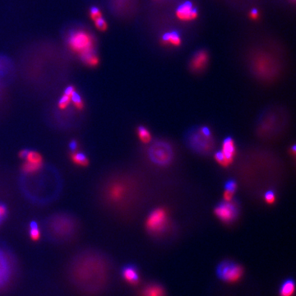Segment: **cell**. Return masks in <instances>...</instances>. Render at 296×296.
<instances>
[{
    "label": "cell",
    "instance_id": "2",
    "mask_svg": "<svg viewBox=\"0 0 296 296\" xmlns=\"http://www.w3.org/2000/svg\"><path fill=\"white\" fill-rule=\"evenodd\" d=\"M111 262L101 250L88 248L72 256L68 263L66 275L70 285L87 296L101 295L111 278Z\"/></svg>",
    "mask_w": 296,
    "mask_h": 296
},
{
    "label": "cell",
    "instance_id": "24",
    "mask_svg": "<svg viewBox=\"0 0 296 296\" xmlns=\"http://www.w3.org/2000/svg\"><path fill=\"white\" fill-rule=\"evenodd\" d=\"M71 98V103L77 111H83L84 109V102H83V97L81 96L80 94L75 90L70 96Z\"/></svg>",
    "mask_w": 296,
    "mask_h": 296
},
{
    "label": "cell",
    "instance_id": "38",
    "mask_svg": "<svg viewBox=\"0 0 296 296\" xmlns=\"http://www.w3.org/2000/svg\"><path fill=\"white\" fill-rule=\"evenodd\" d=\"M30 148H24V149L21 150L19 152V157L23 160H26V157L28 155L29 152H30Z\"/></svg>",
    "mask_w": 296,
    "mask_h": 296
},
{
    "label": "cell",
    "instance_id": "9",
    "mask_svg": "<svg viewBox=\"0 0 296 296\" xmlns=\"http://www.w3.org/2000/svg\"><path fill=\"white\" fill-rule=\"evenodd\" d=\"M68 44L79 55L94 51V40L91 34L83 30H73L68 34Z\"/></svg>",
    "mask_w": 296,
    "mask_h": 296
},
{
    "label": "cell",
    "instance_id": "21",
    "mask_svg": "<svg viewBox=\"0 0 296 296\" xmlns=\"http://www.w3.org/2000/svg\"><path fill=\"white\" fill-rule=\"evenodd\" d=\"M295 291V281L292 279H287L281 284L279 294L280 296H292Z\"/></svg>",
    "mask_w": 296,
    "mask_h": 296
},
{
    "label": "cell",
    "instance_id": "4",
    "mask_svg": "<svg viewBox=\"0 0 296 296\" xmlns=\"http://www.w3.org/2000/svg\"><path fill=\"white\" fill-rule=\"evenodd\" d=\"M290 120L291 116L286 107L278 105L266 106L255 120V135L263 141H274L287 130Z\"/></svg>",
    "mask_w": 296,
    "mask_h": 296
},
{
    "label": "cell",
    "instance_id": "34",
    "mask_svg": "<svg viewBox=\"0 0 296 296\" xmlns=\"http://www.w3.org/2000/svg\"><path fill=\"white\" fill-rule=\"evenodd\" d=\"M8 206L4 203L0 202V225L2 224L8 217Z\"/></svg>",
    "mask_w": 296,
    "mask_h": 296
},
{
    "label": "cell",
    "instance_id": "6",
    "mask_svg": "<svg viewBox=\"0 0 296 296\" xmlns=\"http://www.w3.org/2000/svg\"><path fill=\"white\" fill-rule=\"evenodd\" d=\"M183 142L191 152L209 157L216 152V142L211 129L206 125H194L183 134Z\"/></svg>",
    "mask_w": 296,
    "mask_h": 296
},
{
    "label": "cell",
    "instance_id": "31",
    "mask_svg": "<svg viewBox=\"0 0 296 296\" xmlns=\"http://www.w3.org/2000/svg\"><path fill=\"white\" fill-rule=\"evenodd\" d=\"M71 105V98L70 96L67 95H64L59 98V101L57 102L56 106L61 110L67 108L68 106H69Z\"/></svg>",
    "mask_w": 296,
    "mask_h": 296
},
{
    "label": "cell",
    "instance_id": "41",
    "mask_svg": "<svg viewBox=\"0 0 296 296\" xmlns=\"http://www.w3.org/2000/svg\"><path fill=\"white\" fill-rule=\"evenodd\" d=\"M258 16H259V14H258V10H256V9H253V10L250 13V17H251V18L253 19V20L258 19Z\"/></svg>",
    "mask_w": 296,
    "mask_h": 296
},
{
    "label": "cell",
    "instance_id": "17",
    "mask_svg": "<svg viewBox=\"0 0 296 296\" xmlns=\"http://www.w3.org/2000/svg\"><path fill=\"white\" fill-rule=\"evenodd\" d=\"M222 152L227 160L231 164L236 156V147L234 145V141L232 137H227L222 143Z\"/></svg>",
    "mask_w": 296,
    "mask_h": 296
},
{
    "label": "cell",
    "instance_id": "36",
    "mask_svg": "<svg viewBox=\"0 0 296 296\" xmlns=\"http://www.w3.org/2000/svg\"><path fill=\"white\" fill-rule=\"evenodd\" d=\"M90 15L92 20H95L96 18L102 17L101 10L99 8H96V7H92V8H91Z\"/></svg>",
    "mask_w": 296,
    "mask_h": 296
},
{
    "label": "cell",
    "instance_id": "28",
    "mask_svg": "<svg viewBox=\"0 0 296 296\" xmlns=\"http://www.w3.org/2000/svg\"><path fill=\"white\" fill-rule=\"evenodd\" d=\"M25 160L28 161V162L34 163V164H39V165L44 164L42 155L40 154L38 152L32 149L30 150V152H29Z\"/></svg>",
    "mask_w": 296,
    "mask_h": 296
},
{
    "label": "cell",
    "instance_id": "23",
    "mask_svg": "<svg viewBox=\"0 0 296 296\" xmlns=\"http://www.w3.org/2000/svg\"><path fill=\"white\" fill-rule=\"evenodd\" d=\"M80 58L85 65L91 66V67H95L99 64V58L95 54V50L83 54V55H81Z\"/></svg>",
    "mask_w": 296,
    "mask_h": 296
},
{
    "label": "cell",
    "instance_id": "1",
    "mask_svg": "<svg viewBox=\"0 0 296 296\" xmlns=\"http://www.w3.org/2000/svg\"><path fill=\"white\" fill-rule=\"evenodd\" d=\"M97 194L107 211L129 216L147 205L151 189L144 177L136 170L119 169L108 173L101 180Z\"/></svg>",
    "mask_w": 296,
    "mask_h": 296
},
{
    "label": "cell",
    "instance_id": "19",
    "mask_svg": "<svg viewBox=\"0 0 296 296\" xmlns=\"http://www.w3.org/2000/svg\"><path fill=\"white\" fill-rule=\"evenodd\" d=\"M69 156L72 163L75 165H80V166H88L89 165V158L84 152L76 151V152H70Z\"/></svg>",
    "mask_w": 296,
    "mask_h": 296
},
{
    "label": "cell",
    "instance_id": "20",
    "mask_svg": "<svg viewBox=\"0 0 296 296\" xmlns=\"http://www.w3.org/2000/svg\"><path fill=\"white\" fill-rule=\"evenodd\" d=\"M143 296H165V291L159 284L152 283L144 288Z\"/></svg>",
    "mask_w": 296,
    "mask_h": 296
},
{
    "label": "cell",
    "instance_id": "39",
    "mask_svg": "<svg viewBox=\"0 0 296 296\" xmlns=\"http://www.w3.org/2000/svg\"><path fill=\"white\" fill-rule=\"evenodd\" d=\"M74 91L75 88L73 87V86H68V87H67V88H65V92H64V94H65V95H68V96H71V95H72V92H73Z\"/></svg>",
    "mask_w": 296,
    "mask_h": 296
},
{
    "label": "cell",
    "instance_id": "32",
    "mask_svg": "<svg viewBox=\"0 0 296 296\" xmlns=\"http://www.w3.org/2000/svg\"><path fill=\"white\" fill-rule=\"evenodd\" d=\"M224 188L226 191H229V192H231L233 193H235L237 188H238V183H237L236 180L229 179L228 181L225 182Z\"/></svg>",
    "mask_w": 296,
    "mask_h": 296
},
{
    "label": "cell",
    "instance_id": "16",
    "mask_svg": "<svg viewBox=\"0 0 296 296\" xmlns=\"http://www.w3.org/2000/svg\"><path fill=\"white\" fill-rule=\"evenodd\" d=\"M176 16L181 21L188 22L194 20L198 17V13L193 8L192 3L187 2L178 8Z\"/></svg>",
    "mask_w": 296,
    "mask_h": 296
},
{
    "label": "cell",
    "instance_id": "3",
    "mask_svg": "<svg viewBox=\"0 0 296 296\" xmlns=\"http://www.w3.org/2000/svg\"><path fill=\"white\" fill-rule=\"evenodd\" d=\"M18 185L26 200L36 205H47L59 198L63 180L59 170L49 164L32 174H20Z\"/></svg>",
    "mask_w": 296,
    "mask_h": 296
},
{
    "label": "cell",
    "instance_id": "12",
    "mask_svg": "<svg viewBox=\"0 0 296 296\" xmlns=\"http://www.w3.org/2000/svg\"><path fill=\"white\" fill-rule=\"evenodd\" d=\"M244 269L242 267L232 260H224L216 268L218 278L226 282H235L242 277Z\"/></svg>",
    "mask_w": 296,
    "mask_h": 296
},
{
    "label": "cell",
    "instance_id": "42",
    "mask_svg": "<svg viewBox=\"0 0 296 296\" xmlns=\"http://www.w3.org/2000/svg\"><path fill=\"white\" fill-rule=\"evenodd\" d=\"M3 96V83L0 82V101Z\"/></svg>",
    "mask_w": 296,
    "mask_h": 296
},
{
    "label": "cell",
    "instance_id": "43",
    "mask_svg": "<svg viewBox=\"0 0 296 296\" xmlns=\"http://www.w3.org/2000/svg\"><path fill=\"white\" fill-rule=\"evenodd\" d=\"M292 154L294 155V156H295V155H296V145L294 144L293 146H292Z\"/></svg>",
    "mask_w": 296,
    "mask_h": 296
},
{
    "label": "cell",
    "instance_id": "27",
    "mask_svg": "<svg viewBox=\"0 0 296 296\" xmlns=\"http://www.w3.org/2000/svg\"><path fill=\"white\" fill-rule=\"evenodd\" d=\"M11 70L12 65L9 60L6 58L0 57V78L6 77L11 72Z\"/></svg>",
    "mask_w": 296,
    "mask_h": 296
},
{
    "label": "cell",
    "instance_id": "25",
    "mask_svg": "<svg viewBox=\"0 0 296 296\" xmlns=\"http://www.w3.org/2000/svg\"><path fill=\"white\" fill-rule=\"evenodd\" d=\"M137 135L139 137L140 140L143 143L147 144V143L152 142V135L150 134V132L147 130V128H145L142 125H139L137 129Z\"/></svg>",
    "mask_w": 296,
    "mask_h": 296
},
{
    "label": "cell",
    "instance_id": "22",
    "mask_svg": "<svg viewBox=\"0 0 296 296\" xmlns=\"http://www.w3.org/2000/svg\"><path fill=\"white\" fill-rule=\"evenodd\" d=\"M42 229L41 227L39 226L38 222L36 221H32L29 224V236L31 240L33 241H38L42 238Z\"/></svg>",
    "mask_w": 296,
    "mask_h": 296
},
{
    "label": "cell",
    "instance_id": "26",
    "mask_svg": "<svg viewBox=\"0 0 296 296\" xmlns=\"http://www.w3.org/2000/svg\"><path fill=\"white\" fill-rule=\"evenodd\" d=\"M163 41L165 43L167 44L172 45L175 46H180L181 43V39L180 36L175 32H170V33H166L163 36Z\"/></svg>",
    "mask_w": 296,
    "mask_h": 296
},
{
    "label": "cell",
    "instance_id": "29",
    "mask_svg": "<svg viewBox=\"0 0 296 296\" xmlns=\"http://www.w3.org/2000/svg\"><path fill=\"white\" fill-rule=\"evenodd\" d=\"M42 165H43V164L42 165H39V164H34V163L28 162V161L25 160L23 165H22V173H24V174H32V173L38 171L42 167Z\"/></svg>",
    "mask_w": 296,
    "mask_h": 296
},
{
    "label": "cell",
    "instance_id": "10",
    "mask_svg": "<svg viewBox=\"0 0 296 296\" xmlns=\"http://www.w3.org/2000/svg\"><path fill=\"white\" fill-rule=\"evenodd\" d=\"M78 112L79 111H77L72 104L64 110L57 106L52 108L51 116L49 118H51L50 121L54 126L58 127L59 129H70L78 121L79 117L77 116Z\"/></svg>",
    "mask_w": 296,
    "mask_h": 296
},
{
    "label": "cell",
    "instance_id": "37",
    "mask_svg": "<svg viewBox=\"0 0 296 296\" xmlns=\"http://www.w3.org/2000/svg\"><path fill=\"white\" fill-rule=\"evenodd\" d=\"M77 147H78V143L77 141L75 139H72L68 143V148H69L70 152H76L77 151Z\"/></svg>",
    "mask_w": 296,
    "mask_h": 296
},
{
    "label": "cell",
    "instance_id": "5",
    "mask_svg": "<svg viewBox=\"0 0 296 296\" xmlns=\"http://www.w3.org/2000/svg\"><path fill=\"white\" fill-rule=\"evenodd\" d=\"M79 220L69 211H57L42 222V234L48 242L64 245L70 242L79 231Z\"/></svg>",
    "mask_w": 296,
    "mask_h": 296
},
{
    "label": "cell",
    "instance_id": "40",
    "mask_svg": "<svg viewBox=\"0 0 296 296\" xmlns=\"http://www.w3.org/2000/svg\"><path fill=\"white\" fill-rule=\"evenodd\" d=\"M233 195L234 193L229 191H225L224 193V200L225 201H230L233 199Z\"/></svg>",
    "mask_w": 296,
    "mask_h": 296
},
{
    "label": "cell",
    "instance_id": "8",
    "mask_svg": "<svg viewBox=\"0 0 296 296\" xmlns=\"http://www.w3.org/2000/svg\"><path fill=\"white\" fill-rule=\"evenodd\" d=\"M15 259L10 250L0 245V291L7 288L15 276Z\"/></svg>",
    "mask_w": 296,
    "mask_h": 296
},
{
    "label": "cell",
    "instance_id": "35",
    "mask_svg": "<svg viewBox=\"0 0 296 296\" xmlns=\"http://www.w3.org/2000/svg\"><path fill=\"white\" fill-rule=\"evenodd\" d=\"M94 22H95V26H96L99 30L105 31V30L107 28V23H106V20H105L102 17L96 18L95 20H94Z\"/></svg>",
    "mask_w": 296,
    "mask_h": 296
},
{
    "label": "cell",
    "instance_id": "15",
    "mask_svg": "<svg viewBox=\"0 0 296 296\" xmlns=\"http://www.w3.org/2000/svg\"><path fill=\"white\" fill-rule=\"evenodd\" d=\"M122 277L128 282V283L137 284L139 282L140 275L138 268L136 265L129 263L124 265L121 269Z\"/></svg>",
    "mask_w": 296,
    "mask_h": 296
},
{
    "label": "cell",
    "instance_id": "13",
    "mask_svg": "<svg viewBox=\"0 0 296 296\" xmlns=\"http://www.w3.org/2000/svg\"><path fill=\"white\" fill-rule=\"evenodd\" d=\"M168 218L164 209L157 208L151 211L147 220V230L152 234L159 235L167 229Z\"/></svg>",
    "mask_w": 296,
    "mask_h": 296
},
{
    "label": "cell",
    "instance_id": "33",
    "mask_svg": "<svg viewBox=\"0 0 296 296\" xmlns=\"http://www.w3.org/2000/svg\"><path fill=\"white\" fill-rule=\"evenodd\" d=\"M263 196H264V199L267 204H273L275 200V189H273V188L268 189L264 192Z\"/></svg>",
    "mask_w": 296,
    "mask_h": 296
},
{
    "label": "cell",
    "instance_id": "7",
    "mask_svg": "<svg viewBox=\"0 0 296 296\" xmlns=\"http://www.w3.org/2000/svg\"><path fill=\"white\" fill-rule=\"evenodd\" d=\"M147 156L154 165L166 166L173 161L174 151L169 142L157 139L154 140L147 148Z\"/></svg>",
    "mask_w": 296,
    "mask_h": 296
},
{
    "label": "cell",
    "instance_id": "18",
    "mask_svg": "<svg viewBox=\"0 0 296 296\" xmlns=\"http://www.w3.org/2000/svg\"><path fill=\"white\" fill-rule=\"evenodd\" d=\"M207 61H208V56L206 52H199L192 59L190 64L191 69L194 72H200L205 68Z\"/></svg>",
    "mask_w": 296,
    "mask_h": 296
},
{
    "label": "cell",
    "instance_id": "30",
    "mask_svg": "<svg viewBox=\"0 0 296 296\" xmlns=\"http://www.w3.org/2000/svg\"><path fill=\"white\" fill-rule=\"evenodd\" d=\"M214 157H215L216 161L219 163L220 165L224 166V167H227V166H229V165H230L229 161L227 160V158L225 157L222 150L216 151V152H214Z\"/></svg>",
    "mask_w": 296,
    "mask_h": 296
},
{
    "label": "cell",
    "instance_id": "11",
    "mask_svg": "<svg viewBox=\"0 0 296 296\" xmlns=\"http://www.w3.org/2000/svg\"><path fill=\"white\" fill-rule=\"evenodd\" d=\"M216 216L226 224H230L236 221L240 213V202L233 198L230 201L220 202L214 209Z\"/></svg>",
    "mask_w": 296,
    "mask_h": 296
},
{
    "label": "cell",
    "instance_id": "14",
    "mask_svg": "<svg viewBox=\"0 0 296 296\" xmlns=\"http://www.w3.org/2000/svg\"><path fill=\"white\" fill-rule=\"evenodd\" d=\"M252 68L255 75L264 80H270L277 74V68L267 57H259L254 60Z\"/></svg>",
    "mask_w": 296,
    "mask_h": 296
}]
</instances>
